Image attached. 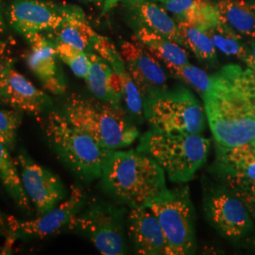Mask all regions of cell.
<instances>
[{"label":"cell","instance_id":"cell-1","mask_svg":"<svg viewBox=\"0 0 255 255\" xmlns=\"http://www.w3.org/2000/svg\"><path fill=\"white\" fill-rule=\"evenodd\" d=\"M202 98L216 145L230 147L255 140V74L250 67L225 65L211 76Z\"/></svg>","mask_w":255,"mask_h":255},{"label":"cell","instance_id":"cell-2","mask_svg":"<svg viewBox=\"0 0 255 255\" xmlns=\"http://www.w3.org/2000/svg\"><path fill=\"white\" fill-rule=\"evenodd\" d=\"M104 190L130 208L148 206L168 197L164 169L138 149L113 150L101 174Z\"/></svg>","mask_w":255,"mask_h":255},{"label":"cell","instance_id":"cell-3","mask_svg":"<svg viewBox=\"0 0 255 255\" xmlns=\"http://www.w3.org/2000/svg\"><path fill=\"white\" fill-rule=\"evenodd\" d=\"M62 113L70 123L109 150L127 147L139 137L138 128L122 107L97 98L72 94L64 102Z\"/></svg>","mask_w":255,"mask_h":255},{"label":"cell","instance_id":"cell-4","mask_svg":"<svg viewBox=\"0 0 255 255\" xmlns=\"http://www.w3.org/2000/svg\"><path fill=\"white\" fill-rule=\"evenodd\" d=\"M46 140L57 158L84 182L101 178L103 166L113 150L68 121L63 113L49 112L45 128Z\"/></svg>","mask_w":255,"mask_h":255},{"label":"cell","instance_id":"cell-5","mask_svg":"<svg viewBox=\"0 0 255 255\" xmlns=\"http://www.w3.org/2000/svg\"><path fill=\"white\" fill-rule=\"evenodd\" d=\"M211 140L201 133H170L149 129L136 149L151 157L173 182H187L205 164Z\"/></svg>","mask_w":255,"mask_h":255},{"label":"cell","instance_id":"cell-6","mask_svg":"<svg viewBox=\"0 0 255 255\" xmlns=\"http://www.w3.org/2000/svg\"><path fill=\"white\" fill-rule=\"evenodd\" d=\"M144 117L152 128L170 133H201L205 111L186 88L164 89L144 99Z\"/></svg>","mask_w":255,"mask_h":255},{"label":"cell","instance_id":"cell-7","mask_svg":"<svg viewBox=\"0 0 255 255\" xmlns=\"http://www.w3.org/2000/svg\"><path fill=\"white\" fill-rule=\"evenodd\" d=\"M125 208L110 202L93 201L66 227L88 238L101 255H125Z\"/></svg>","mask_w":255,"mask_h":255},{"label":"cell","instance_id":"cell-8","mask_svg":"<svg viewBox=\"0 0 255 255\" xmlns=\"http://www.w3.org/2000/svg\"><path fill=\"white\" fill-rule=\"evenodd\" d=\"M148 207L163 230L166 255H193L196 250L195 213L188 186L175 189Z\"/></svg>","mask_w":255,"mask_h":255},{"label":"cell","instance_id":"cell-9","mask_svg":"<svg viewBox=\"0 0 255 255\" xmlns=\"http://www.w3.org/2000/svg\"><path fill=\"white\" fill-rule=\"evenodd\" d=\"M203 210L211 226L231 240H239L254 229V219L244 202L221 182L204 189Z\"/></svg>","mask_w":255,"mask_h":255},{"label":"cell","instance_id":"cell-10","mask_svg":"<svg viewBox=\"0 0 255 255\" xmlns=\"http://www.w3.org/2000/svg\"><path fill=\"white\" fill-rule=\"evenodd\" d=\"M17 160L24 190L35 207L37 216L49 212L67 197L61 179L37 164L25 150H20Z\"/></svg>","mask_w":255,"mask_h":255},{"label":"cell","instance_id":"cell-11","mask_svg":"<svg viewBox=\"0 0 255 255\" xmlns=\"http://www.w3.org/2000/svg\"><path fill=\"white\" fill-rule=\"evenodd\" d=\"M85 193L80 186H72L70 194L53 209L36 219L20 221L9 218L10 237L15 239L43 238L68 225L70 220L84 207Z\"/></svg>","mask_w":255,"mask_h":255},{"label":"cell","instance_id":"cell-12","mask_svg":"<svg viewBox=\"0 0 255 255\" xmlns=\"http://www.w3.org/2000/svg\"><path fill=\"white\" fill-rule=\"evenodd\" d=\"M69 5L45 0H14L8 11L9 24L24 36L28 33L53 31L62 25Z\"/></svg>","mask_w":255,"mask_h":255},{"label":"cell","instance_id":"cell-13","mask_svg":"<svg viewBox=\"0 0 255 255\" xmlns=\"http://www.w3.org/2000/svg\"><path fill=\"white\" fill-rule=\"evenodd\" d=\"M229 188L255 183V140L236 146L216 145V159L210 167Z\"/></svg>","mask_w":255,"mask_h":255},{"label":"cell","instance_id":"cell-14","mask_svg":"<svg viewBox=\"0 0 255 255\" xmlns=\"http://www.w3.org/2000/svg\"><path fill=\"white\" fill-rule=\"evenodd\" d=\"M122 56L128 72L143 96L166 89V75L154 55L133 39L121 45Z\"/></svg>","mask_w":255,"mask_h":255},{"label":"cell","instance_id":"cell-15","mask_svg":"<svg viewBox=\"0 0 255 255\" xmlns=\"http://www.w3.org/2000/svg\"><path fill=\"white\" fill-rule=\"evenodd\" d=\"M30 50L27 63L30 70L42 82L46 91L54 95H62L66 90L63 74L57 63L54 43L41 32L28 33L25 35Z\"/></svg>","mask_w":255,"mask_h":255},{"label":"cell","instance_id":"cell-16","mask_svg":"<svg viewBox=\"0 0 255 255\" xmlns=\"http://www.w3.org/2000/svg\"><path fill=\"white\" fill-rule=\"evenodd\" d=\"M0 102L21 112L39 116L50 106L51 100L10 65L0 84Z\"/></svg>","mask_w":255,"mask_h":255},{"label":"cell","instance_id":"cell-17","mask_svg":"<svg viewBox=\"0 0 255 255\" xmlns=\"http://www.w3.org/2000/svg\"><path fill=\"white\" fill-rule=\"evenodd\" d=\"M126 222L128 235L137 254L166 255L163 230L148 206L130 208Z\"/></svg>","mask_w":255,"mask_h":255},{"label":"cell","instance_id":"cell-18","mask_svg":"<svg viewBox=\"0 0 255 255\" xmlns=\"http://www.w3.org/2000/svg\"><path fill=\"white\" fill-rule=\"evenodd\" d=\"M90 67L85 81L95 98L121 107L122 82L112 66L101 56L88 53Z\"/></svg>","mask_w":255,"mask_h":255},{"label":"cell","instance_id":"cell-19","mask_svg":"<svg viewBox=\"0 0 255 255\" xmlns=\"http://www.w3.org/2000/svg\"><path fill=\"white\" fill-rule=\"evenodd\" d=\"M164 6L179 21L204 31L221 21L217 3L212 0H167Z\"/></svg>","mask_w":255,"mask_h":255},{"label":"cell","instance_id":"cell-20","mask_svg":"<svg viewBox=\"0 0 255 255\" xmlns=\"http://www.w3.org/2000/svg\"><path fill=\"white\" fill-rule=\"evenodd\" d=\"M50 32L53 33V41L63 42L83 51L92 46L98 34L86 21L82 9L72 5H69L62 25Z\"/></svg>","mask_w":255,"mask_h":255},{"label":"cell","instance_id":"cell-21","mask_svg":"<svg viewBox=\"0 0 255 255\" xmlns=\"http://www.w3.org/2000/svg\"><path fill=\"white\" fill-rule=\"evenodd\" d=\"M132 7L144 27L183 45L178 24L175 23L165 9L151 0H132Z\"/></svg>","mask_w":255,"mask_h":255},{"label":"cell","instance_id":"cell-22","mask_svg":"<svg viewBox=\"0 0 255 255\" xmlns=\"http://www.w3.org/2000/svg\"><path fill=\"white\" fill-rule=\"evenodd\" d=\"M133 39L145 46L150 53L160 59L164 64L182 65L188 63L187 52L180 44L147 27H140L136 32V36Z\"/></svg>","mask_w":255,"mask_h":255},{"label":"cell","instance_id":"cell-23","mask_svg":"<svg viewBox=\"0 0 255 255\" xmlns=\"http://www.w3.org/2000/svg\"><path fill=\"white\" fill-rule=\"evenodd\" d=\"M220 19L237 33L255 37V3L245 0H219Z\"/></svg>","mask_w":255,"mask_h":255},{"label":"cell","instance_id":"cell-24","mask_svg":"<svg viewBox=\"0 0 255 255\" xmlns=\"http://www.w3.org/2000/svg\"><path fill=\"white\" fill-rule=\"evenodd\" d=\"M0 181L17 206L30 213L29 200L24 190L20 173L9 154V149L2 143H0Z\"/></svg>","mask_w":255,"mask_h":255},{"label":"cell","instance_id":"cell-25","mask_svg":"<svg viewBox=\"0 0 255 255\" xmlns=\"http://www.w3.org/2000/svg\"><path fill=\"white\" fill-rule=\"evenodd\" d=\"M178 27L183 41V46L190 48L192 52L200 60L207 62L216 61L217 48L204 30L184 21H179Z\"/></svg>","mask_w":255,"mask_h":255},{"label":"cell","instance_id":"cell-26","mask_svg":"<svg viewBox=\"0 0 255 255\" xmlns=\"http://www.w3.org/2000/svg\"><path fill=\"white\" fill-rule=\"evenodd\" d=\"M112 68L119 74L122 82V100L125 102L129 114L142 122L144 119V100L141 92L137 87L136 83L132 80L131 76L128 72L126 64L123 58H119L114 64H111Z\"/></svg>","mask_w":255,"mask_h":255},{"label":"cell","instance_id":"cell-27","mask_svg":"<svg viewBox=\"0 0 255 255\" xmlns=\"http://www.w3.org/2000/svg\"><path fill=\"white\" fill-rule=\"evenodd\" d=\"M213 41L216 48L228 56H234L243 62L250 55V51L241 43V38L236 30L220 21L219 24L205 30Z\"/></svg>","mask_w":255,"mask_h":255},{"label":"cell","instance_id":"cell-28","mask_svg":"<svg viewBox=\"0 0 255 255\" xmlns=\"http://www.w3.org/2000/svg\"><path fill=\"white\" fill-rule=\"evenodd\" d=\"M53 43L58 58L67 64L77 77L85 80L90 67L88 53L60 41H53Z\"/></svg>","mask_w":255,"mask_h":255},{"label":"cell","instance_id":"cell-29","mask_svg":"<svg viewBox=\"0 0 255 255\" xmlns=\"http://www.w3.org/2000/svg\"><path fill=\"white\" fill-rule=\"evenodd\" d=\"M165 66L174 77L191 85L201 96L208 90L211 84V76L201 68L189 63L182 65L167 64H165Z\"/></svg>","mask_w":255,"mask_h":255},{"label":"cell","instance_id":"cell-30","mask_svg":"<svg viewBox=\"0 0 255 255\" xmlns=\"http://www.w3.org/2000/svg\"><path fill=\"white\" fill-rule=\"evenodd\" d=\"M21 122V111L0 109V143L6 146L9 151L15 146L17 130Z\"/></svg>","mask_w":255,"mask_h":255},{"label":"cell","instance_id":"cell-31","mask_svg":"<svg viewBox=\"0 0 255 255\" xmlns=\"http://www.w3.org/2000/svg\"><path fill=\"white\" fill-rule=\"evenodd\" d=\"M230 189L244 202L252 218L255 219V183L239 187H234Z\"/></svg>","mask_w":255,"mask_h":255},{"label":"cell","instance_id":"cell-32","mask_svg":"<svg viewBox=\"0 0 255 255\" xmlns=\"http://www.w3.org/2000/svg\"><path fill=\"white\" fill-rule=\"evenodd\" d=\"M10 65H11V60L8 56L0 58V84H1L4 75Z\"/></svg>","mask_w":255,"mask_h":255},{"label":"cell","instance_id":"cell-33","mask_svg":"<svg viewBox=\"0 0 255 255\" xmlns=\"http://www.w3.org/2000/svg\"><path fill=\"white\" fill-rule=\"evenodd\" d=\"M122 0H105L104 6H103V12H107L110 9H113L119 2Z\"/></svg>","mask_w":255,"mask_h":255},{"label":"cell","instance_id":"cell-34","mask_svg":"<svg viewBox=\"0 0 255 255\" xmlns=\"http://www.w3.org/2000/svg\"><path fill=\"white\" fill-rule=\"evenodd\" d=\"M8 53V43L0 40V58L6 57Z\"/></svg>","mask_w":255,"mask_h":255},{"label":"cell","instance_id":"cell-35","mask_svg":"<svg viewBox=\"0 0 255 255\" xmlns=\"http://www.w3.org/2000/svg\"><path fill=\"white\" fill-rule=\"evenodd\" d=\"M244 63H245L247 66L250 67V68L254 71V73L255 74V61L254 60V58L252 57L251 53L247 57V59L244 61Z\"/></svg>","mask_w":255,"mask_h":255},{"label":"cell","instance_id":"cell-36","mask_svg":"<svg viewBox=\"0 0 255 255\" xmlns=\"http://www.w3.org/2000/svg\"><path fill=\"white\" fill-rule=\"evenodd\" d=\"M5 29V22L3 17V5L2 0H0V33H2Z\"/></svg>","mask_w":255,"mask_h":255},{"label":"cell","instance_id":"cell-37","mask_svg":"<svg viewBox=\"0 0 255 255\" xmlns=\"http://www.w3.org/2000/svg\"><path fill=\"white\" fill-rule=\"evenodd\" d=\"M250 52H251L252 57L254 58V60L255 61V42L253 44V46H252V51H250Z\"/></svg>","mask_w":255,"mask_h":255},{"label":"cell","instance_id":"cell-38","mask_svg":"<svg viewBox=\"0 0 255 255\" xmlns=\"http://www.w3.org/2000/svg\"><path fill=\"white\" fill-rule=\"evenodd\" d=\"M2 223H3V221H2V218H1V214H0V227H1Z\"/></svg>","mask_w":255,"mask_h":255},{"label":"cell","instance_id":"cell-39","mask_svg":"<svg viewBox=\"0 0 255 255\" xmlns=\"http://www.w3.org/2000/svg\"><path fill=\"white\" fill-rule=\"evenodd\" d=\"M158 1H161V2L164 3V2H165V1H167V0H158Z\"/></svg>","mask_w":255,"mask_h":255}]
</instances>
